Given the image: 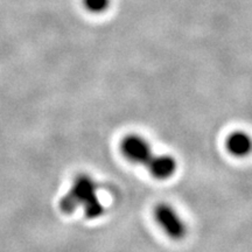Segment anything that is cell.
<instances>
[{
  "mask_svg": "<svg viewBox=\"0 0 252 252\" xmlns=\"http://www.w3.org/2000/svg\"><path fill=\"white\" fill-rule=\"evenodd\" d=\"M98 185L87 174L76 176L70 190L60 201L63 213L71 214L78 208L84 210L88 219H98L104 214V206L98 197Z\"/></svg>",
  "mask_w": 252,
  "mask_h": 252,
  "instance_id": "cell-1",
  "label": "cell"
},
{
  "mask_svg": "<svg viewBox=\"0 0 252 252\" xmlns=\"http://www.w3.org/2000/svg\"><path fill=\"white\" fill-rule=\"evenodd\" d=\"M121 150L130 161L144 165L147 169L158 157L153 153L151 145L143 137L137 134L126 135L122 140Z\"/></svg>",
  "mask_w": 252,
  "mask_h": 252,
  "instance_id": "cell-2",
  "label": "cell"
},
{
  "mask_svg": "<svg viewBox=\"0 0 252 252\" xmlns=\"http://www.w3.org/2000/svg\"><path fill=\"white\" fill-rule=\"evenodd\" d=\"M176 161L175 159L167 154H159L151 165L149 171L154 178L160 179V180H166L174 174L176 171Z\"/></svg>",
  "mask_w": 252,
  "mask_h": 252,
  "instance_id": "cell-4",
  "label": "cell"
},
{
  "mask_svg": "<svg viewBox=\"0 0 252 252\" xmlns=\"http://www.w3.org/2000/svg\"><path fill=\"white\" fill-rule=\"evenodd\" d=\"M226 146L230 153L237 157H244L250 152L251 141L250 137L244 132H235L228 138Z\"/></svg>",
  "mask_w": 252,
  "mask_h": 252,
  "instance_id": "cell-5",
  "label": "cell"
},
{
  "mask_svg": "<svg viewBox=\"0 0 252 252\" xmlns=\"http://www.w3.org/2000/svg\"><path fill=\"white\" fill-rule=\"evenodd\" d=\"M154 217H156L158 224L165 230V232L173 239H181L185 237L187 228L185 222L175 212L174 208L169 204H158L154 209Z\"/></svg>",
  "mask_w": 252,
  "mask_h": 252,
  "instance_id": "cell-3",
  "label": "cell"
}]
</instances>
